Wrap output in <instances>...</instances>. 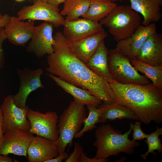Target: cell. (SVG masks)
Listing matches in <instances>:
<instances>
[{"label":"cell","mask_w":162,"mask_h":162,"mask_svg":"<svg viewBox=\"0 0 162 162\" xmlns=\"http://www.w3.org/2000/svg\"><path fill=\"white\" fill-rule=\"evenodd\" d=\"M47 74L58 86L71 95L74 99L85 106L92 105L97 106L102 103L101 100L87 91L68 83L55 75Z\"/></svg>","instance_id":"7402d4cb"},{"label":"cell","mask_w":162,"mask_h":162,"mask_svg":"<svg viewBox=\"0 0 162 162\" xmlns=\"http://www.w3.org/2000/svg\"><path fill=\"white\" fill-rule=\"evenodd\" d=\"M13 159L7 155L0 154V162H12Z\"/></svg>","instance_id":"d590c367"},{"label":"cell","mask_w":162,"mask_h":162,"mask_svg":"<svg viewBox=\"0 0 162 162\" xmlns=\"http://www.w3.org/2000/svg\"><path fill=\"white\" fill-rule=\"evenodd\" d=\"M10 16L8 14L3 15L2 17L0 19V28L4 27L8 22Z\"/></svg>","instance_id":"d6a6232c"},{"label":"cell","mask_w":162,"mask_h":162,"mask_svg":"<svg viewBox=\"0 0 162 162\" xmlns=\"http://www.w3.org/2000/svg\"><path fill=\"white\" fill-rule=\"evenodd\" d=\"M156 127V130L149 134H148L147 137L145 139V142L147 145L148 150L146 152L141 154L140 156L145 160L150 154L156 155L154 152L155 150H157L160 154L162 152V142L161 139L159 138V136L162 135V128H159L157 125Z\"/></svg>","instance_id":"484cf974"},{"label":"cell","mask_w":162,"mask_h":162,"mask_svg":"<svg viewBox=\"0 0 162 162\" xmlns=\"http://www.w3.org/2000/svg\"><path fill=\"white\" fill-rule=\"evenodd\" d=\"M131 64L137 71L143 74L157 88L162 90V64L154 66L136 59H130Z\"/></svg>","instance_id":"cb8c5ba5"},{"label":"cell","mask_w":162,"mask_h":162,"mask_svg":"<svg viewBox=\"0 0 162 162\" xmlns=\"http://www.w3.org/2000/svg\"><path fill=\"white\" fill-rule=\"evenodd\" d=\"M87 108L88 110V116L84 121L83 128L75 136L76 138L81 137L86 132L96 128V124L100 122V112L97 106L88 105H87Z\"/></svg>","instance_id":"4316f807"},{"label":"cell","mask_w":162,"mask_h":162,"mask_svg":"<svg viewBox=\"0 0 162 162\" xmlns=\"http://www.w3.org/2000/svg\"><path fill=\"white\" fill-rule=\"evenodd\" d=\"M58 155L55 142L38 136H34L27 151L29 162H45Z\"/></svg>","instance_id":"2e32d148"},{"label":"cell","mask_w":162,"mask_h":162,"mask_svg":"<svg viewBox=\"0 0 162 162\" xmlns=\"http://www.w3.org/2000/svg\"><path fill=\"white\" fill-rule=\"evenodd\" d=\"M133 124L131 123L129 130L123 134L122 131L115 129L110 124L100 126L95 130V140L93 144L97 149L94 158L106 159L112 155H118L120 152L128 154H133L134 148L140 144L129 139Z\"/></svg>","instance_id":"3957f363"},{"label":"cell","mask_w":162,"mask_h":162,"mask_svg":"<svg viewBox=\"0 0 162 162\" xmlns=\"http://www.w3.org/2000/svg\"><path fill=\"white\" fill-rule=\"evenodd\" d=\"M97 107L100 112V122L103 124L108 120L112 121L117 119H129L139 121L133 112L117 101L111 103L104 102Z\"/></svg>","instance_id":"44dd1931"},{"label":"cell","mask_w":162,"mask_h":162,"mask_svg":"<svg viewBox=\"0 0 162 162\" xmlns=\"http://www.w3.org/2000/svg\"><path fill=\"white\" fill-rule=\"evenodd\" d=\"M83 152V147L78 142H75L73 152L65 160V162H80L81 156Z\"/></svg>","instance_id":"83f0119b"},{"label":"cell","mask_w":162,"mask_h":162,"mask_svg":"<svg viewBox=\"0 0 162 162\" xmlns=\"http://www.w3.org/2000/svg\"><path fill=\"white\" fill-rule=\"evenodd\" d=\"M52 24L44 21L35 26L30 41L26 47L28 52H32L39 58L54 51L55 40L52 36Z\"/></svg>","instance_id":"8fae6325"},{"label":"cell","mask_w":162,"mask_h":162,"mask_svg":"<svg viewBox=\"0 0 162 162\" xmlns=\"http://www.w3.org/2000/svg\"><path fill=\"white\" fill-rule=\"evenodd\" d=\"M68 154L65 152L59 155L58 156L52 159L48 160L45 162H61L68 157Z\"/></svg>","instance_id":"1f68e13d"},{"label":"cell","mask_w":162,"mask_h":162,"mask_svg":"<svg viewBox=\"0 0 162 162\" xmlns=\"http://www.w3.org/2000/svg\"><path fill=\"white\" fill-rule=\"evenodd\" d=\"M90 0H67L60 13L66 16L65 20L72 21L77 19L87 11L89 5Z\"/></svg>","instance_id":"d4e9b609"},{"label":"cell","mask_w":162,"mask_h":162,"mask_svg":"<svg viewBox=\"0 0 162 162\" xmlns=\"http://www.w3.org/2000/svg\"><path fill=\"white\" fill-rule=\"evenodd\" d=\"M108 65L112 78L118 83L143 85L150 82L149 79L135 69L130 59L116 48L109 50Z\"/></svg>","instance_id":"8992f818"},{"label":"cell","mask_w":162,"mask_h":162,"mask_svg":"<svg viewBox=\"0 0 162 162\" xmlns=\"http://www.w3.org/2000/svg\"><path fill=\"white\" fill-rule=\"evenodd\" d=\"M112 2H118V1H122L123 0H109Z\"/></svg>","instance_id":"8d00e7d4"},{"label":"cell","mask_w":162,"mask_h":162,"mask_svg":"<svg viewBox=\"0 0 162 162\" xmlns=\"http://www.w3.org/2000/svg\"><path fill=\"white\" fill-rule=\"evenodd\" d=\"M43 70L41 68L31 69L27 68L18 69L17 73L20 83L18 92L13 96L15 104L19 108H25L29 94L37 89L44 88L40 80Z\"/></svg>","instance_id":"30bf717a"},{"label":"cell","mask_w":162,"mask_h":162,"mask_svg":"<svg viewBox=\"0 0 162 162\" xmlns=\"http://www.w3.org/2000/svg\"><path fill=\"white\" fill-rule=\"evenodd\" d=\"M117 5L115 2L109 0H90L88 8L82 17L98 22L107 16Z\"/></svg>","instance_id":"603a6c76"},{"label":"cell","mask_w":162,"mask_h":162,"mask_svg":"<svg viewBox=\"0 0 162 162\" xmlns=\"http://www.w3.org/2000/svg\"><path fill=\"white\" fill-rule=\"evenodd\" d=\"M67 0H47V3L54 7L58 8L61 4L64 3Z\"/></svg>","instance_id":"e575fe53"},{"label":"cell","mask_w":162,"mask_h":162,"mask_svg":"<svg viewBox=\"0 0 162 162\" xmlns=\"http://www.w3.org/2000/svg\"><path fill=\"white\" fill-rule=\"evenodd\" d=\"M2 114L0 108V148L2 143L4 139V133L2 129Z\"/></svg>","instance_id":"836d02e7"},{"label":"cell","mask_w":162,"mask_h":162,"mask_svg":"<svg viewBox=\"0 0 162 162\" xmlns=\"http://www.w3.org/2000/svg\"><path fill=\"white\" fill-rule=\"evenodd\" d=\"M109 50L104 40L85 64L95 74L109 83L115 81L110 74L108 65Z\"/></svg>","instance_id":"d6986e66"},{"label":"cell","mask_w":162,"mask_h":162,"mask_svg":"<svg viewBox=\"0 0 162 162\" xmlns=\"http://www.w3.org/2000/svg\"><path fill=\"white\" fill-rule=\"evenodd\" d=\"M141 124V122L136 121L135 124L132 125V130L133 132L132 140L133 141L142 140L146 139L148 136V134L145 133L142 130Z\"/></svg>","instance_id":"f1b7e54d"},{"label":"cell","mask_w":162,"mask_h":162,"mask_svg":"<svg viewBox=\"0 0 162 162\" xmlns=\"http://www.w3.org/2000/svg\"><path fill=\"white\" fill-rule=\"evenodd\" d=\"M34 136L28 131L22 130H14L4 133L0 154H11L27 157V149Z\"/></svg>","instance_id":"5bb4252c"},{"label":"cell","mask_w":162,"mask_h":162,"mask_svg":"<svg viewBox=\"0 0 162 162\" xmlns=\"http://www.w3.org/2000/svg\"><path fill=\"white\" fill-rule=\"evenodd\" d=\"M63 34L69 42L80 40L105 31L99 22L83 18L72 21L64 20Z\"/></svg>","instance_id":"4fadbf2b"},{"label":"cell","mask_w":162,"mask_h":162,"mask_svg":"<svg viewBox=\"0 0 162 162\" xmlns=\"http://www.w3.org/2000/svg\"><path fill=\"white\" fill-rule=\"evenodd\" d=\"M108 161L107 159H102L88 157L84 152L82 154L80 162H106Z\"/></svg>","instance_id":"4dcf8cb0"},{"label":"cell","mask_w":162,"mask_h":162,"mask_svg":"<svg viewBox=\"0 0 162 162\" xmlns=\"http://www.w3.org/2000/svg\"><path fill=\"white\" fill-rule=\"evenodd\" d=\"M116 101L128 108L145 124L162 122V90L152 83L123 84L109 83Z\"/></svg>","instance_id":"7a4b0ae2"},{"label":"cell","mask_w":162,"mask_h":162,"mask_svg":"<svg viewBox=\"0 0 162 162\" xmlns=\"http://www.w3.org/2000/svg\"><path fill=\"white\" fill-rule=\"evenodd\" d=\"M35 26L34 21L24 22L14 16H10L4 28L10 43L16 46H23L31 40Z\"/></svg>","instance_id":"9a60e30c"},{"label":"cell","mask_w":162,"mask_h":162,"mask_svg":"<svg viewBox=\"0 0 162 162\" xmlns=\"http://www.w3.org/2000/svg\"><path fill=\"white\" fill-rule=\"evenodd\" d=\"M27 117L31 125L30 132L56 141L59 134L57 126L58 117L56 112L48 111L43 113L28 108Z\"/></svg>","instance_id":"52a82bcc"},{"label":"cell","mask_w":162,"mask_h":162,"mask_svg":"<svg viewBox=\"0 0 162 162\" xmlns=\"http://www.w3.org/2000/svg\"><path fill=\"white\" fill-rule=\"evenodd\" d=\"M87 116L85 105L74 99L59 116L57 124L59 135L55 142L58 155L65 152L68 145L71 146Z\"/></svg>","instance_id":"277c9868"},{"label":"cell","mask_w":162,"mask_h":162,"mask_svg":"<svg viewBox=\"0 0 162 162\" xmlns=\"http://www.w3.org/2000/svg\"><path fill=\"white\" fill-rule=\"evenodd\" d=\"M7 39V36L4 27L0 28V71L3 68L5 63V57L2 44Z\"/></svg>","instance_id":"f546056e"},{"label":"cell","mask_w":162,"mask_h":162,"mask_svg":"<svg viewBox=\"0 0 162 162\" xmlns=\"http://www.w3.org/2000/svg\"><path fill=\"white\" fill-rule=\"evenodd\" d=\"M107 36V34L104 31L80 40L68 41L74 55L86 64L94 53L101 42Z\"/></svg>","instance_id":"ac0fdd59"},{"label":"cell","mask_w":162,"mask_h":162,"mask_svg":"<svg viewBox=\"0 0 162 162\" xmlns=\"http://www.w3.org/2000/svg\"><path fill=\"white\" fill-rule=\"evenodd\" d=\"M130 7L135 11L141 14L144 26L159 21L161 19L162 0H129Z\"/></svg>","instance_id":"ffe728a7"},{"label":"cell","mask_w":162,"mask_h":162,"mask_svg":"<svg viewBox=\"0 0 162 162\" xmlns=\"http://www.w3.org/2000/svg\"><path fill=\"white\" fill-rule=\"evenodd\" d=\"M135 59L154 66L162 64V34L156 32L151 34L143 44Z\"/></svg>","instance_id":"e0dca14e"},{"label":"cell","mask_w":162,"mask_h":162,"mask_svg":"<svg viewBox=\"0 0 162 162\" xmlns=\"http://www.w3.org/2000/svg\"><path fill=\"white\" fill-rule=\"evenodd\" d=\"M40 0L44 2L47 3V0Z\"/></svg>","instance_id":"74e56055"},{"label":"cell","mask_w":162,"mask_h":162,"mask_svg":"<svg viewBox=\"0 0 162 162\" xmlns=\"http://www.w3.org/2000/svg\"><path fill=\"white\" fill-rule=\"evenodd\" d=\"M141 22L139 13L130 6L117 5L99 23L108 28L114 40L118 42L130 37L140 25Z\"/></svg>","instance_id":"5b68a950"},{"label":"cell","mask_w":162,"mask_h":162,"mask_svg":"<svg viewBox=\"0 0 162 162\" xmlns=\"http://www.w3.org/2000/svg\"><path fill=\"white\" fill-rule=\"evenodd\" d=\"M56 8L40 0H34L33 4L23 7L17 13L21 20H42L53 24L56 28L62 26L65 19Z\"/></svg>","instance_id":"ba28073f"},{"label":"cell","mask_w":162,"mask_h":162,"mask_svg":"<svg viewBox=\"0 0 162 162\" xmlns=\"http://www.w3.org/2000/svg\"><path fill=\"white\" fill-rule=\"evenodd\" d=\"M156 30L154 23L140 25L130 37L117 42L116 48L130 59H135L144 42Z\"/></svg>","instance_id":"7c38bea8"},{"label":"cell","mask_w":162,"mask_h":162,"mask_svg":"<svg viewBox=\"0 0 162 162\" xmlns=\"http://www.w3.org/2000/svg\"><path fill=\"white\" fill-rule=\"evenodd\" d=\"M53 38L54 51L47 57V71L68 83L87 91L104 103L116 101L109 83L95 74L76 57L63 33L56 32Z\"/></svg>","instance_id":"6da1fadb"},{"label":"cell","mask_w":162,"mask_h":162,"mask_svg":"<svg viewBox=\"0 0 162 162\" xmlns=\"http://www.w3.org/2000/svg\"><path fill=\"white\" fill-rule=\"evenodd\" d=\"M0 108L2 114V129L4 133L14 130L29 131L31 125L27 117L28 106L18 107L14 103L13 95L5 97Z\"/></svg>","instance_id":"9c48e42d"},{"label":"cell","mask_w":162,"mask_h":162,"mask_svg":"<svg viewBox=\"0 0 162 162\" xmlns=\"http://www.w3.org/2000/svg\"><path fill=\"white\" fill-rule=\"evenodd\" d=\"M3 15L0 13V19L3 16Z\"/></svg>","instance_id":"f35d334b"},{"label":"cell","mask_w":162,"mask_h":162,"mask_svg":"<svg viewBox=\"0 0 162 162\" xmlns=\"http://www.w3.org/2000/svg\"><path fill=\"white\" fill-rule=\"evenodd\" d=\"M15 0L18 2H20V1H23L24 0Z\"/></svg>","instance_id":"ab89813d"}]
</instances>
